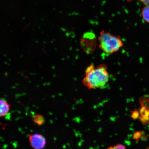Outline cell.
I'll use <instances>...</instances> for the list:
<instances>
[{
  "label": "cell",
  "instance_id": "cell-6",
  "mask_svg": "<svg viewBox=\"0 0 149 149\" xmlns=\"http://www.w3.org/2000/svg\"><path fill=\"white\" fill-rule=\"evenodd\" d=\"M141 16L143 19L146 23H149V6L145 5L141 11Z\"/></svg>",
  "mask_w": 149,
  "mask_h": 149
},
{
  "label": "cell",
  "instance_id": "cell-5",
  "mask_svg": "<svg viewBox=\"0 0 149 149\" xmlns=\"http://www.w3.org/2000/svg\"><path fill=\"white\" fill-rule=\"evenodd\" d=\"M33 120L34 123L39 126H41L45 122L44 117L42 115L37 114L33 115Z\"/></svg>",
  "mask_w": 149,
  "mask_h": 149
},
{
  "label": "cell",
  "instance_id": "cell-3",
  "mask_svg": "<svg viewBox=\"0 0 149 149\" xmlns=\"http://www.w3.org/2000/svg\"><path fill=\"white\" fill-rule=\"evenodd\" d=\"M30 144L32 148L35 149L44 148L46 145V140L43 136L35 134L29 135Z\"/></svg>",
  "mask_w": 149,
  "mask_h": 149
},
{
  "label": "cell",
  "instance_id": "cell-1",
  "mask_svg": "<svg viewBox=\"0 0 149 149\" xmlns=\"http://www.w3.org/2000/svg\"><path fill=\"white\" fill-rule=\"evenodd\" d=\"M109 79L107 65L100 64L96 67L94 64H91L86 69L83 83L89 89L100 88L107 85Z\"/></svg>",
  "mask_w": 149,
  "mask_h": 149
},
{
  "label": "cell",
  "instance_id": "cell-2",
  "mask_svg": "<svg viewBox=\"0 0 149 149\" xmlns=\"http://www.w3.org/2000/svg\"><path fill=\"white\" fill-rule=\"evenodd\" d=\"M99 47L104 53L111 54L118 52L124 46L121 37L102 30L98 38Z\"/></svg>",
  "mask_w": 149,
  "mask_h": 149
},
{
  "label": "cell",
  "instance_id": "cell-4",
  "mask_svg": "<svg viewBox=\"0 0 149 149\" xmlns=\"http://www.w3.org/2000/svg\"><path fill=\"white\" fill-rule=\"evenodd\" d=\"M0 107H1V111H0V117L5 116L7 114L10 109V105L2 100H1L0 101Z\"/></svg>",
  "mask_w": 149,
  "mask_h": 149
},
{
  "label": "cell",
  "instance_id": "cell-7",
  "mask_svg": "<svg viewBox=\"0 0 149 149\" xmlns=\"http://www.w3.org/2000/svg\"><path fill=\"white\" fill-rule=\"evenodd\" d=\"M126 148L125 146L123 145L119 144L112 146L109 147V148H108V149H125Z\"/></svg>",
  "mask_w": 149,
  "mask_h": 149
},
{
  "label": "cell",
  "instance_id": "cell-8",
  "mask_svg": "<svg viewBox=\"0 0 149 149\" xmlns=\"http://www.w3.org/2000/svg\"><path fill=\"white\" fill-rule=\"evenodd\" d=\"M141 135V133L140 132H136L134 134L133 138L135 139H139Z\"/></svg>",
  "mask_w": 149,
  "mask_h": 149
},
{
  "label": "cell",
  "instance_id": "cell-10",
  "mask_svg": "<svg viewBox=\"0 0 149 149\" xmlns=\"http://www.w3.org/2000/svg\"><path fill=\"white\" fill-rule=\"evenodd\" d=\"M132 116L133 119H136L138 116V113L136 111H134L132 113Z\"/></svg>",
  "mask_w": 149,
  "mask_h": 149
},
{
  "label": "cell",
  "instance_id": "cell-9",
  "mask_svg": "<svg viewBox=\"0 0 149 149\" xmlns=\"http://www.w3.org/2000/svg\"><path fill=\"white\" fill-rule=\"evenodd\" d=\"M127 1H134V0H127ZM142 2L145 5L149 6V0H137Z\"/></svg>",
  "mask_w": 149,
  "mask_h": 149
}]
</instances>
